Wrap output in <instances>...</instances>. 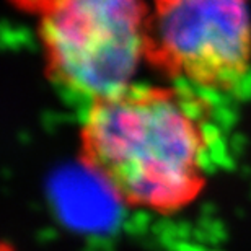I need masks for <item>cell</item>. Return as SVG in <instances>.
Here are the masks:
<instances>
[{"label": "cell", "mask_w": 251, "mask_h": 251, "mask_svg": "<svg viewBox=\"0 0 251 251\" xmlns=\"http://www.w3.org/2000/svg\"><path fill=\"white\" fill-rule=\"evenodd\" d=\"M149 13L144 0H52L38 13L49 75L90 103L129 87Z\"/></svg>", "instance_id": "7a4b0ae2"}, {"label": "cell", "mask_w": 251, "mask_h": 251, "mask_svg": "<svg viewBox=\"0 0 251 251\" xmlns=\"http://www.w3.org/2000/svg\"><path fill=\"white\" fill-rule=\"evenodd\" d=\"M145 61L198 87L233 88L251 62V0H153Z\"/></svg>", "instance_id": "3957f363"}, {"label": "cell", "mask_w": 251, "mask_h": 251, "mask_svg": "<svg viewBox=\"0 0 251 251\" xmlns=\"http://www.w3.org/2000/svg\"><path fill=\"white\" fill-rule=\"evenodd\" d=\"M18 8L29 13H39L44 7H48L52 0H12Z\"/></svg>", "instance_id": "277c9868"}, {"label": "cell", "mask_w": 251, "mask_h": 251, "mask_svg": "<svg viewBox=\"0 0 251 251\" xmlns=\"http://www.w3.org/2000/svg\"><path fill=\"white\" fill-rule=\"evenodd\" d=\"M212 139L199 97L130 83L90 103L80 127V158L124 205L173 215L207 184Z\"/></svg>", "instance_id": "6da1fadb"}]
</instances>
